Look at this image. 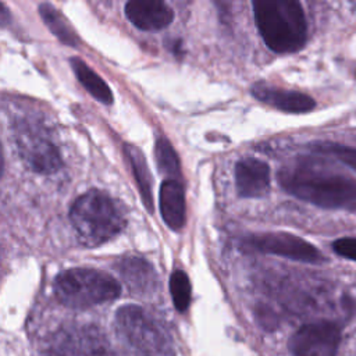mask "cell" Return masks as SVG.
I'll return each instance as SVG.
<instances>
[{"instance_id": "6da1fadb", "label": "cell", "mask_w": 356, "mask_h": 356, "mask_svg": "<svg viewBox=\"0 0 356 356\" xmlns=\"http://www.w3.org/2000/svg\"><path fill=\"white\" fill-rule=\"evenodd\" d=\"M281 186L292 196L323 209L356 211V179L307 165L284 168Z\"/></svg>"}, {"instance_id": "7a4b0ae2", "label": "cell", "mask_w": 356, "mask_h": 356, "mask_svg": "<svg viewBox=\"0 0 356 356\" xmlns=\"http://www.w3.org/2000/svg\"><path fill=\"white\" fill-rule=\"evenodd\" d=\"M256 26L275 53H295L307 40V22L302 4L296 0H254L252 3Z\"/></svg>"}, {"instance_id": "3957f363", "label": "cell", "mask_w": 356, "mask_h": 356, "mask_svg": "<svg viewBox=\"0 0 356 356\" xmlns=\"http://www.w3.org/2000/svg\"><path fill=\"white\" fill-rule=\"evenodd\" d=\"M70 220L81 243L89 248L113 239L125 227L122 206L97 189L76 197L70 210Z\"/></svg>"}, {"instance_id": "277c9868", "label": "cell", "mask_w": 356, "mask_h": 356, "mask_svg": "<svg viewBox=\"0 0 356 356\" xmlns=\"http://www.w3.org/2000/svg\"><path fill=\"white\" fill-rule=\"evenodd\" d=\"M60 303L72 309H86L114 300L121 293L120 282L104 271L76 267L61 271L53 284Z\"/></svg>"}, {"instance_id": "5b68a950", "label": "cell", "mask_w": 356, "mask_h": 356, "mask_svg": "<svg viewBox=\"0 0 356 356\" xmlns=\"http://www.w3.org/2000/svg\"><path fill=\"white\" fill-rule=\"evenodd\" d=\"M115 330L132 356H174L164 328L136 305H125L117 310Z\"/></svg>"}, {"instance_id": "8992f818", "label": "cell", "mask_w": 356, "mask_h": 356, "mask_svg": "<svg viewBox=\"0 0 356 356\" xmlns=\"http://www.w3.org/2000/svg\"><path fill=\"white\" fill-rule=\"evenodd\" d=\"M14 140L21 159L32 171L53 174L61 167V154L43 128L21 121L14 128Z\"/></svg>"}, {"instance_id": "52a82bcc", "label": "cell", "mask_w": 356, "mask_h": 356, "mask_svg": "<svg viewBox=\"0 0 356 356\" xmlns=\"http://www.w3.org/2000/svg\"><path fill=\"white\" fill-rule=\"evenodd\" d=\"M341 330L332 321H316L302 325L289 338L292 356H337Z\"/></svg>"}, {"instance_id": "ba28073f", "label": "cell", "mask_w": 356, "mask_h": 356, "mask_svg": "<svg viewBox=\"0 0 356 356\" xmlns=\"http://www.w3.org/2000/svg\"><path fill=\"white\" fill-rule=\"evenodd\" d=\"M246 243L253 249L302 263H321L323 253L310 242L288 232H264L252 235Z\"/></svg>"}, {"instance_id": "9c48e42d", "label": "cell", "mask_w": 356, "mask_h": 356, "mask_svg": "<svg viewBox=\"0 0 356 356\" xmlns=\"http://www.w3.org/2000/svg\"><path fill=\"white\" fill-rule=\"evenodd\" d=\"M49 356H113L104 338L89 327L61 331L50 348Z\"/></svg>"}, {"instance_id": "30bf717a", "label": "cell", "mask_w": 356, "mask_h": 356, "mask_svg": "<svg viewBox=\"0 0 356 356\" xmlns=\"http://www.w3.org/2000/svg\"><path fill=\"white\" fill-rule=\"evenodd\" d=\"M125 17L142 31H159L174 19L172 8L160 0H131L125 4Z\"/></svg>"}, {"instance_id": "8fae6325", "label": "cell", "mask_w": 356, "mask_h": 356, "mask_svg": "<svg viewBox=\"0 0 356 356\" xmlns=\"http://www.w3.org/2000/svg\"><path fill=\"white\" fill-rule=\"evenodd\" d=\"M235 186L243 197L263 196L270 188V167L267 163L245 157L235 165Z\"/></svg>"}, {"instance_id": "7c38bea8", "label": "cell", "mask_w": 356, "mask_h": 356, "mask_svg": "<svg viewBox=\"0 0 356 356\" xmlns=\"http://www.w3.org/2000/svg\"><path fill=\"white\" fill-rule=\"evenodd\" d=\"M252 95L257 100L285 113H307L316 107L313 97L302 92L286 90L264 83L254 85L252 88Z\"/></svg>"}, {"instance_id": "4fadbf2b", "label": "cell", "mask_w": 356, "mask_h": 356, "mask_svg": "<svg viewBox=\"0 0 356 356\" xmlns=\"http://www.w3.org/2000/svg\"><path fill=\"white\" fill-rule=\"evenodd\" d=\"M160 214L168 228L178 231L186 218L185 191L178 179H164L159 192Z\"/></svg>"}, {"instance_id": "5bb4252c", "label": "cell", "mask_w": 356, "mask_h": 356, "mask_svg": "<svg viewBox=\"0 0 356 356\" xmlns=\"http://www.w3.org/2000/svg\"><path fill=\"white\" fill-rule=\"evenodd\" d=\"M117 270L131 289L138 295L152 293L157 286V274L150 263L138 256H129L120 260Z\"/></svg>"}, {"instance_id": "9a60e30c", "label": "cell", "mask_w": 356, "mask_h": 356, "mask_svg": "<svg viewBox=\"0 0 356 356\" xmlns=\"http://www.w3.org/2000/svg\"><path fill=\"white\" fill-rule=\"evenodd\" d=\"M124 153L131 164L132 174L135 177L136 185L139 188V193L142 197V202L149 213H153V184H152V174L147 165V161L140 152L139 147L131 143L124 145Z\"/></svg>"}, {"instance_id": "2e32d148", "label": "cell", "mask_w": 356, "mask_h": 356, "mask_svg": "<svg viewBox=\"0 0 356 356\" xmlns=\"http://www.w3.org/2000/svg\"><path fill=\"white\" fill-rule=\"evenodd\" d=\"M72 71L76 76V79L81 82V85L100 103L103 104H111L113 103V92L108 88V85L103 81L102 76H99L86 63L79 60L78 57H74L70 60Z\"/></svg>"}, {"instance_id": "e0dca14e", "label": "cell", "mask_w": 356, "mask_h": 356, "mask_svg": "<svg viewBox=\"0 0 356 356\" xmlns=\"http://www.w3.org/2000/svg\"><path fill=\"white\" fill-rule=\"evenodd\" d=\"M39 14L51 33L64 44L76 47L79 43L78 36L75 35L70 22L64 18V15L51 4L43 3L39 6Z\"/></svg>"}, {"instance_id": "ac0fdd59", "label": "cell", "mask_w": 356, "mask_h": 356, "mask_svg": "<svg viewBox=\"0 0 356 356\" xmlns=\"http://www.w3.org/2000/svg\"><path fill=\"white\" fill-rule=\"evenodd\" d=\"M154 157L159 171L167 177V179H178L181 175V164L178 154L168 139L160 136L154 145Z\"/></svg>"}, {"instance_id": "d6986e66", "label": "cell", "mask_w": 356, "mask_h": 356, "mask_svg": "<svg viewBox=\"0 0 356 356\" xmlns=\"http://www.w3.org/2000/svg\"><path fill=\"white\" fill-rule=\"evenodd\" d=\"M170 293L178 312H185L191 305L192 286L189 277L182 270H175L170 277Z\"/></svg>"}, {"instance_id": "ffe728a7", "label": "cell", "mask_w": 356, "mask_h": 356, "mask_svg": "<svg viewBox=\"0 0 356 356\" xmlns=\"http://www.w3.org/2000/svg\"><path fill=\"white\" fill-rule=\"evenodd\" d=\"M312 149L318 153L331 154L356 171V149L355 147H350L342 143H335V142H317V143H313Z\"/></svg>"}, {"instance_id": "44dd1931", "label": "cell", "mask_w": 356, "mask_h": 356, "mask_svg": "<svg viewBox=\"0 0 356 356\" xmlns=\"http://www.w3.org/2000/svg\"><path fill=\"white\" fill-rule=\"evenodd\" d=\"M332 249L341 257L356 261V238H352V236L339 238V239L334 241Z\"/></svg>"}]
</instances>
